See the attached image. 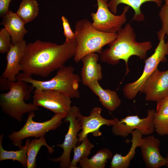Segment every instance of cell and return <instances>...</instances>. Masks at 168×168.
<instances>
[{
    "mask_svg": "<svg viewBox=\"0 0 168 168\" xmlns=\"http://www.w3.org/2000/svg\"><path fill=\"white\" fill-rule=\"evenodd\" d=\"M140 93L145 95L147 101L158 102L168 96V69L160 71L157 68L145 83Z\"/></svg>",
    "mask_w": 168,
    "mask_h": 168,
    "instance_id": "13",
    "label": "cell"
},
{
    "mask_svg": "<svg viewBox=\"0 0 168 168\" xmlns=\"http://www.w3.org/2000/svg\"><path fill=\"white\" fill-rule=\"evenodd\" d=\"M4 133L0 136V161L11 160L17 161L22 164L23 167L25 168L27 166V155L26 152V145L16 151H7L5 150L2 146V140Z\"/></svg>",
    "mask_w": 168,
    "mask_h": 168,
    "instance_id": "24",
    "label": "cell"
},
{
    "mask_svg": "<svg viewBox=\"0 0 168 168\" xmlns=\"http://www.w3.org/2000/svg\"><path fill=\"white\" fill-rule=\"evenodd\" d=\"M155 131L159 135L168 134V115L159 117L155 115L153 119Z\"/></svg>",
    "mask_w": 168,
    "mask_h": 168,
    "instance_id": "26",
    "label": "cell"
},
{
    "mask_svg": "<svg viewBox=\"0 0 168 168\" xmlns=\"http://www.w3.org/2000/svg\"><path fill=\"white\" fill-rule=\"evenodd\" d=\"M100 59L99 54L96 53L87 54L82 58L81 60L83 65L80 77L83 85L87 86L90 82L94 80L99 81L102 79V67L98 63Z\"/></svg>",
    "mask_w": 168,
    "mask_h": 168,
    "instance_id": "16",
    "label": "cell"
},
{
    "mask_svg": "<svg viewBox=\"0 0 168 168\" xmlns=\"http://www.w3.org/2000/svg\"><path fill=\"white\" fill-rule=\"evenodd\" d=\"M27 155V168H35L36 167V157L41 147L43 146L46 147L48 152L51 154L54 152L53 148L47 143L44 136L32 139L30 141L28 139L26 144Z\"/></svg>",
    "mask_w": 168,
    "mask_h": 168,
    "instance_id": "21",
    "label": "cell"
},
{
    "mask_svg": "<svg viewBox=\"0 0 168 168\" xmlns=\"http://www.w3.org/2000/svg\"><path fill=\"white\" fill-rule=\"evenodd\" d=\"M98 7L96 13L91 14L92 26L103 32L117 33L127 21L126 13L130 7H125L122 13L116 15L110 10L108 0H96Z\"/></svg>",
    "mask_w": 168,
    "mask_h": 168,
    "instance_id": "9",
    "label": "cell"
},
{
    "mask_svg": "<svg viewBox=\"0 0 168 168\" xmlns=\"http://www.w3.org/2000/svg\"><path fill=\"white\" fill-rule=\"evenodd\" d=\"M26 45L24 40L14 44H12L6 56L7 66L1 77L11 82L17 81L16 77L21 71L20 60Z\"/></svg>",
    "mask_w": 168,
    "mask_h": 168,
    "instance_id": "15",
    "label": "cell"
},
{
    "mask_svg": "<svg viewBox=\"0 0 168 168\" xmlns=\"http://www.w3.org/2000/svg\"><path fill=\"white\" fill-rule=\"evenodd\" d=\"M76 49L75 41L60 45L39 40L28 43L20 60L21 71L46 77L74 57Z\"/></svg>",
    "mask_w": 168,
    "mask_h": 168,
    "instance_id": "1",
    "label": "cell"
},
{
    "mask_svg": "<svg viewBox=\"0 0 168 168\" xmlns=\"http://www.w3.org/2000/svg\"><path fill=\"white\" fill-rule=\"evenodd\" d=\"M25 24L16 13L11 11L2 17L1 22L10 34L12 44L24 40V36L28 32Z\"/></svg>",
    "mask_w": 168,
    "mask_h": 168,
    "instance_id": "18",
    "label": "cell"
},
{
    "mask_svg": "<svg viewBox=\"0 0 168 168\" xmlns=\"http://www.w3.org/2000/svg\"><path fill=\"white\" fill-rule=\"evenodd\" d=\"M102 109L98 106L93 108L90 112L88 116L82 115L80 113L78 117L81 124V131L78 133L79 139L78 144L85 138L87 137L88 135L91 133L95 137L100 136L101 133L99 129L102 126H112L115 124L119 120L117 118L112 119H107L104 118L101 115Z\"/></svg>",
    "mask_w": 168,
    "mask_h": 168,
    "instance_id": "12",
    "label": "cell"
},
{
    "mask_svg": "<svg viewBox=\"0 0 168 168\" xmlns=\"http://www.w3.org/2000/svg\"><path fill=\"white\" fill-rule=\"evenodd\" d=\"M2 79H3V78H2V79L1 80L0 82H1V80H2ZM4 79H5V78H4ZM0 88H1V87H0Z\"/></svg>",
    "mask_w": 168,
    "mask_h": 168,
    "instance_id": "34",
    "label": "cell"
},
{
    "mask_svg": "<svg viewBox=\"0 0 168 168\" xmlns=\"http://www.w3.org/2000/svg\"><path fill=\"white\" fill-rule=\"evenodd\" d=\"M87 86L98 97L102 106L109 111H114L120 105L121 100L117 92L110 89L103 88L97 80L91 81Z\"/></svg>",
    "mask_w": 168,
    "mask_h": 168,
    "instance_id": "17",
    "label": "cell"
},
{
    "mask_svg": "<svg viewBox=\"0 0 168 168\" xmlns=\"http://www.w3.org/2000/svg\"><path fill=\"white\" fill-rule=\"evenodd\" d=\"M61 20L63 29V34L66 38L65 42L70 43L75 41L76 38V34L71 30L67 19L63 16L61 17Z\"/></svg>",
    "mask_w": 168,
    "mask_h": 168,
    "instance_id": "28",
    "label": "cell"
},
{
    "mask_svg": "<svg viewBox=\"0 0 168 168\" xmlns=\"http://www.w3.org/2000/svg\"><path fill=\"white\" fill-rule=\"evenodd\" d=\"M12 44L9 33L5 28L1 29L0 31V53L3 54L7 53Z\"/></svg>",
    "mask_w": 168,
    "mask_h": 168,
    "instance_id": "27",
    "label": "cell"
},
{
    "mask_svg": "<svg viewBox=\"0 0 168 168\" xmlns=\"http://www.w3.org/2000/svg\"><path fill=\"white\" fill-rule=\"evenodd\" d=\"M26 83L21 80L13 82L6 79L2 86L4 90L8 91L0 94V105L2 111L19 122L22 121L24 114L39 110L38 107L33 103L25 102L29 99L35 88Z\"/></svg>",
    "mask_w": 168,
    "mask_h": 168,
    "instance_id": "3",
    "label": "cell"
},
{
    "mask_svg": "<svg viewBox=\"0 0 168 168\" xmlns=\"http://www.w3.org/2000/svg\"><path fill=\"white\" fill-rule=\"evenodd\" d=\"M67 114L59 113L55 114L50 119L43 122L35 121L33 118L34 112L29 114L26 121L22 127L19 131H13L8 136L12 144L21 149L22 140L27 138H39L44 136L47 133L56 129L62 124V120Z\"/></svg>",
    "mask_w": 168,
    "mask_h": 168,
    "instance_id": "7",
    "label": "cell"
},
{
    "mask_svg": "<svg viewBox=\"0 0 168 168\" xmlns=\"http://www.w3.org/2000/svg\"><path fill=\"white\" fill-rule=\"evenodd\" d=\"M157 102L155 115L159 117L168 115V96Z\"/></svg>",
    "mask_w": 168,
    "mask_h": 168,
    "instance_id": "30",
    "label": "cell"
},
{
    "mask_svg": "<svg viewBox=\"0 0 168 168\" xmlns=\"http://www.w3.org/2000/svg\"><path fill=\"white\" fill-rule=\"evenodd\" d=\"M167 135H168V134Z\"/></svg>",
    "mask_w": 168,
    "mask_h": 168,
    "instance_id": "35",
    "label": "cell"
},
{
    "mask_svg": "<svg viewBox=\"0 0 168 168\" xmlns=\"http://www.w3.org/2000/svg\"><path fill=\"white\" fill-rule=\"evenodd\" d=\"M72 66H63L58 70L56 75L52 79L42 81L33 78L31 76L19 73L16 77L17 80H21L30 84L35 90H53L61 92L71 98H78L80 96L79 83L80 76L74 73Z\"/></svg>",
    "mask_w": 168,
    "mask_h": 168,
    "instance_id": "5",
    "label": "cell"
},
{
    "mask_svg": "<svg viewBox=\"0 0 168 168\" xmlns=\"http://www.w3.org/2000/svg\"><path fill=\"white\" fill-rule=\"evenodd\" d=\"M116 39L108 44L109 48L102 50L100 54V61L111 65L118 64L120 60L125 63V75L129 72L128 62L132 56H136L141 60H146L147 53L152 49L150 41L139 42L136 40V35L130 23L126 24L117 33Z\"/></svg>",
    "mask_w": 168,
    "mask_h": 168,
    "instance_id": "2",
    "label": "cell"
},
{
    "mask_svg": "<svg viewBox=\"0 0 168 168\" xmlns=\"http://www.w3.org/2000/svg\"><path fill=\"white\" fill-rule=\"evenodd\" d=\"M112 152L109 149L104 148L98 151L90 158H82L78 163L82 168H105L108 160L112 158Z\"/></svg>",
    "mask_w": 168,
    "mask_h": 168,
    "instance_id": "22",
    "label": "cell"
},
{
    "mask_svg": "<svg viewBox=\"0 0 168 168\" xmlns=\"http://www.w3.org/2000/svg\"><path fill=\"white\" fill-rule=\"evenodd\" d=\"M166 166L168 168V152L166 155Z\"/></svg>",
    "mask_w": 168,
    "mask_h": 168,
    "instance_id": "32",
    "label": "cell"
},
{
    "mask_svg": "<svg viewBox=\"0 0 168 168\" xmlns=\"http://www.w3.org/2000/svg\"><path fill=\"white\" fill-rule=\"evenodd\" d=\"M132 138L130 141L131 146L128 153L123 156L120 154H115L112 158L110 168H128L131 161L134 158L136 154V149L140 147L142 140V134L138 129L133 130L131 133Z\"/></svg>",
    "mask_w": 168,
    "mask_h": 168,
    "instance_id": "19",
    "label": "cell"
},
{
    "mask_svg": "<svg viewBox=\"0 0 168 168\" xmlns=\"http://www.w3.org/2000/svg\"><path fill=\"white\" fill-rule=\"evenodd\" d=\"M157 35L159 42L154 53L145 60L142 75L136 81L126 84L123 88L124 95L128 100L134 99L140 91L147 80L157 68L159 63L167 61L166 56L168 55V40L165 42L166 34L161 30Z\"/></svg>",
    "mask_w": 168,
    "mask_h": 168,
    "instance_id": "6",
    "label": "cell"
},
{
    "mask_svg": "<svg viewBox=\"0 0 168 168\" xmlns=\"http://www.w3.org/2000/svg\"><path fill=\"white\" fill-rule=\"evenodd\" d=\"M155 113L153 109H148L147 116L143 118L137 115L126 116L112 126L111 132L114 135L123 138L128 137L136 129L139 130L142 135H150L155 131L153 119Z\"/></svg>",
    "mask_w": 168,
    "mask_h": 168,
    "instance_id": "10",
    "label": "cell"
},
{
    "mask_svg": "<svg viewBox=\"0 0 168 168\" xmlns=\"http://www.w3.org/2000/svg\"><path fill=\"white\" fill-rule=\"evenodd\" d=\"M160 142L153 135L142 138L140 147L146 167L159 168L166 165V159L160 153Z\"/></svg>",
    "mask_w": 168,
    "mask_h": 168,
    "instance_id": "14",
    "label": "cell"
},
{
    "mask_svg": "<svg viewBox=\"0 0 168 168\" xmlns=\"http://www.w3.org/2000/svg\"><path fill=\"white\" fill-rule=\"evenodd\" d=\"M147 2H154L159 7H161L162 3L161 0H110L108 2V5L110 11L116 15L119 5L120 4L127 5L132 7L134 12L132 20L140 22L144 21L145 19L144 15L141 10V7L142 4Z\"/></svg>",
    "mask_w": 168,
    "mask_h": 168,
    "instance_id": "20",
    "label": "cell"
},
{
    "mask_svg": "<svg viewBox=\"0 0 168 168\" xmlns=\"http://www.w3.org/2000/svg\"><path fill=\"white\" fill-rule=\"evenodd\" d=\"M166 4H168V0H164Z\"/></svg>",
    "mask_w": 168,
    "mask_h": 168,
    "instance_id": "33",
    "label": "cell"
},
{
    "mask_svg": "<svg viewBox=\"0 0 168 168\" xmlns=\"http://www.w3.org/2000/svg\"><path fill=\"white\" fill-rule=\"evenodd\" d=\"M12 0H0V16L3 17L9 11V7Z\"/></svg>",
    "mask_w": 168,
    "mask_h": 168,
    "instance_id": "31",
    "label": "cell"
},
{
    "mask_svg": "<svg viewBox=\"0 0 168 168\" xmlns=\"http://www.w3.org/2000/svg\"><path fill=\"white\" fill-rule=\"evenodd\" d=\"M75 32L76 49L73 58L76 63L87 54L93 53L100 54L103 47L114 41L117 36V33H106L96 29L86 19L76 22Z\"/></svg>",
    "mask_w": 168,
    "mask_h": 168,
    "instance_id": "4",
    "label": "cell"
},
{
    "mask_svg": "<svg viewBox=\"0 0 168 168\" xmlns=\"http://www.w3.org/2000/svg\"><path fill=\"white\" fill-rule=\"evenodd\" d=\"M79 113V107L72 106L64 119V122L69 123L68 132L65 135L63 142L57 144L56 146L62 148L63 152L58 157L49 159L53 162H59L60 168H69L71 161L70 154L72 150L78 142V133L82 129L81 124L78 117Z\"/></svg>",
    "mask_w": 168,
    "mask_h": 168,
    "instance_id": "8",
    "label": "cell"
},
{
    "mask_svg": "<svg viewBox=\"0 0 168 168\" xmlns=\"http://www.w3.org/2000/svg\"><path fill=\"white\" fill-rule=\"evenodd\" d=\"M79 144L73 149V156L70 163L69 168H78L77 165L79 161L83 157H88L94 147V145L90 142L87 137L83 139Z\"/></svg>",
    "mask_w": 168,
    "mask_h": 168,
    "instance_id": "25",
    "label": "cell"
},
{
    "mask_svg": "<svg viewBox=\"0 0 168 168\" xmlns=\"http://www.w3.org/2000/svg\"><path fill=\"white\" fill-rule=\"evenodd\" d=\"M159 15L162 25L161 30L168 35V4L165 3L161 7Z\"/></svg>",
    "mask_w": 168,
    "mask_h": 168,
    "instance_id": "29",
    "label": "cell"
},
{
    "mask_svg": "<svg viewBox=\"0 0 168 168\" xmlns=\"http://www.w3.org/2000/svg\"><path fill=\"white\" fill-rule=\"evenodd\" d=\"M33 103L49 110L55 114H67L71 107V98L58 91L35 90Z\"/></svg>",
    "mask_w": 168,
    "mask_h": 168,
    "instance_id": "11",
    "label": "cell"
},
{
    "mask_svg": "<svg viewBox=\"0 0 168 168\" xmlns=\"http://www.w3.org/2000/svg\"><path fill=\"white\" fill-rule=\"evenodd\" d=\"M39 10V4L35 0H22L16 13L26 24L36 17Z\"/></svg>",
    "mask_w": 168,
    "mask_h": 168,
    "instance_id": "23",
    "label": "cell"
}]
</instances>
